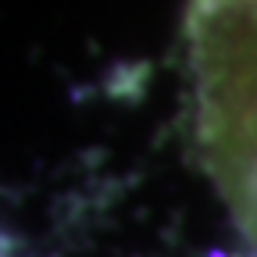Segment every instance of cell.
<instances>
[{
  "label": "cell",
  "instance_id": "1",
  "mask_svg": "<svg viewBox=\"0 0 257 257\" xmlns=\"http://www.w3.org/2000/svg\"><path fill=\"white\" fill-rule=\"evenodd\" d=\"M193 140L257 246V0H186Z\"/></svg>",
  "mask_w": 257,
  "mask_h": 257
}]
</instances>
